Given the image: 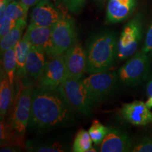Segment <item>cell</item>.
Returning a JSON list of instances; mask_svg holds the SVG:
<instances>
[{
  "mask_svg": "<svg viewBox=\"0 0 152 152\" xmlns=\"http://www.w3.org/2000/svg\"><path fill=\"white\" fill-rule=\"evenodd\" d=\"M68 77L64 55L50 56L42 75L38 80V85L50 89L58 88Z\"/></svg>",
  "mask_w": 152,
  "mask_h": 152,
  "instance_id": "obj_9",
  "label": "cell"
},
{
  "mask_svg": "<svg viewBox=\"0 0 152 152\" xmlns=\"http://www.w3.org/2000/svg\"><path fill=\"white\" fill-rule=\"evenodd\" d=\"M41 0H20V2L23 7H26V9H29L30 7H33L37 4Z\"/></svg>",
  "mask_w": 152,
  "mask_h": 152,
  "instance_id": "obj_29",
  "label": "cell"
},
{
  "mask_svg": "<svg viewBox=\"0 0 152 152\" xmlns=\"http://www.w3.org/2000/svg\"><path fill=\"white\" fill-rule=\"evenodd\" d=\"M121 114L127 122L136 126H144L152 123V111L146 103L134 101L124 104Z\"/></svg>",
  "mask_w": 152,
  "mask_h": 152,
  "instance_id": "obj_12",
  "label": "cell"
},
{
  "mask_svg": "<svg viewBox=\"0 0 152 152\" xmlns=\"http://www.w3.org/2000/svg\"><path fill=\"white\" fill-rule=\"evenodd\" d=\"M142 37V19L137 16L123 28L118 42V58L123 61L135 54Z\"/></svg>",
  "mask_w": 152,
  "mask_h": 152,
  "instance_id": "obj_8",
  "label": "cell"
},
{
  "mask_svg": "<svg viewBox=\"0 0 152 152\" xmlns=\"http://www.w3.org/2000/svg\"><path fill=\"white\" fill-rule=\"evenodd\" d=\"M147 93L149 97L152 96V79L149 81L147 86Z\"/></svg>",
  "mask_w": 152,
  "mask_h": 152,
  "instance_id": "obj_31",
  "label": "cell"
},
{
  "mask_svg": "<svg viewBox=\"0 0 152 152\" xmlns=\"http://www.w3.org/2000/svg\"><path fill=\"white\" fill-rule=\"evenodd\" d=\"M3 68L11 85H14L16 80V58L15 47L9 49L3 53Z\"/></svg>",
  "mask_w": 152,
  "mask_h": 152,
  "instance_id": "obj_20",
  "label": "cell"
},
{
  "mask_svg": "<svg viewBox=\"0 0 152 152\" xmlns=\"http://www.w3.org/2000/svg\"><path fill=\"white\" fill-rule=\"evenodd\" d=\"M58 89L74 110L90 115L94 104L91 100L83 79L67 77Z\"/></svg>",
  "mask_w": 152,
  "mask_h": 152,
  "instance_id": "obj_7",
  "label": "cell"
},
{
  "mask_svg": "<svg viewBox=\"0 0 152 152\" xmlns=\"http://www.w3.org/2000/svg\"><path fill=\"white\" fill-rule=\"evenodd\" d=\"M52 27H43L30 24L26 34L32 46L42 49L48 54L52 43Z\"/></svg>",
  "mask_w": 152,
  "mask_h": 152,
  "instance_id": "obj_16",
  "label": "cell"
},
{
  "mask_svg": "<svg viewBox=\"0 0 152 152\" xmlns=\"http://www.w3.org/2000/svg\"><path fill=\"white\" fill-rule=\"evenodd\" d=\"M16 21L5 14L0 16V37H3L16 26Z\"/></svg>",
  "mask_w": 152,
  "mask_h": 152,
  "instance_id": "obj_26",
  "label": "cell"
},
{
  "mask_svg": "<svg viewBox=\"0 0 152 152\" xmlns=\"http://www.w3.org/2000/svg\"><path fill=\"white\" fill-rule=\"evenodd\" d=\"M28 151L35 152H64V148L58 143L53 144H35L32 142H26V148Z\"/></svg>",
  "mask_w": 152,
  "mask_h": 152,
  "instance_id": "obj_24",
  "label": "cell"
},
{
  "mask_svg": "<svg viewBox=\"0 0 152 152\" xmlns=\"http://www.w3.org/2000/svg\"><path fill=\"white\" fill-rule=\"evenodd\" d=\"M22 82L20 81V87L16 96L9 124L15 132L24 137L29 123L34 89L30 83L24 84Z\"/></svg>",
  "mask_w": 152,
  "mask_h": 152,
  "instance_id": "obj_3",
  "label": "cell"
},
{
  "mask_svg": "<svg viewBox=\"0 0 152 152\" xmlns=\"http://www.w3.org/2000/svg\"><path fill=\"white\" fill-rule=\"evenodd\" d=\"M30 47L31 44L26 35H24L15 47L16 58V78L20 80H23L27 75L26 64Z\"/></svg>",
  "mask_w": 152,
  "mask_h": 152,
  "instance_id": "obj_17",
  "label": "cell"
},
{
  "mask_svg": "<svg viewBox=\"0 0 152 152\" xmlns=\"http://www.w3.org/2000/svg\"><path fill=\"white\" fill-rule=\"evenodd\" d=\"M13 87L7 75L1 77L0 83V115L1 118H4L12 104Z\"/></svg>",
  "mask_w": 152,
  "mask_h": 152,
  "instance_id": "obj_19",
  "label": "cell"
},
{
  "mask_svg": "<svg viewBox=\"0 0 152 152\" xmlns=\"http://www.w3.org/2000/svg\"><path fill=\"white\" fill-rule=\"evenodd\" d=\"M26 26V20H18L16 26L8 33L1 38L0 48L1 54L7 49L16 47L19 41L21 39L22 34Z\"/></svg>",
  "mask_w": 152,
  "mask_h": 152,
  "instance_id": "obj_18",
  "label": "cell"
},
{
  "mask_svg": "<svg viewBox=\"0 0 152 152\" xmlns=\"http://www.w3.org/2000/svg\"><path fill=\"white\" fill-rule=\"evenodd\" d=\"M64 55L68 77L82 78L87 73L86 49L76 40Z\"/></svg>",
  "mask_w": 152,
  "mask_h": 152,
  "instance_id": "obj_10",
  "label": "cell"
},
{
  "mask_svg": "<svg viewBox=\"0 0 152 152\" xmlns=\"http://www.w3.org/2000/svg\"><path fill=\"white\" fill-rule=\"evenodd\" d=\"M77 33L74 20L62 15L52 27V43L47 56L64 54L76 42Z\"/></svg>",
  "mask_w": 152,
  "mask_h": 152,
  "instance_id": "obj_6",
  "label": "cell"
},
{
  "mask_svg": "<svg viewBox=\"0 0 152 152\" xmlns=\"http://www.w3.org/2000/svg\"><path fill=\"white\" fill-rule=\"evenodd\" d=\"M130 149H132V142L128 134L115 128H109L99 148V151L102 152H127Z\"/></svg>",
  "mask_w": 152,
  "mask_h": 152,
  "instance_id": "obj_13",
  "label": "cell"
},
{
  "mask_svg": "<svg viewBox=\"0 0 152 152\" xmlns=\"http://www.w3.org/2000/svg\"><path fill=\"white\" fill-rule=\"evenodd\" d=\"M150 72L149 54L140 50L133 54L130 59L117 72L120 83L134 86L147 78Z\"/></svg>",
  "mask_w": 152,
  "mask_h": 152,
  "instance_id": "obj_4",
  "label": "cell"
},
{
  "mask_svg": "<svg viewBox=\"0 0 152 152\" xmlns=\"http://www.w3.org/2000/svg\"><path fill=\"white\" fill-rule=\"evenodd\" d=\"M137 0H109L106 8V20L111 23L122 22L134 11Z\"/></svg>",
  "mask_w": 152,
  "mask_h": 152,
  "instance_id": "obj_14",
  "label": "cell"
},
{
  "mask_svg": "<svg viewBox=\"0 0 152 152\" xmlns=\"http://www.w3.org/2000/svg\"><path fill=\"white\" fill-rule=\"evenodd\" d=\"M109 130V128L104 126L97 120H94L88 132L94 145H100Z\"/></svg>",
  "mask_w": 152,
  "mask_h": 152,
  "instance_id": "obj_23",
  "label": "cell"
},
{
  "mask_svg": "<svg viewBox=\"0 0 152 152\" xmlns=\"http://www.w3.org/2000/svg\"><path fill=\"white\" fill-rule=\"evenodd\" d=\"M131 151L133 152H152V137H147L137 142Z\"/></svg>",
  "mask_w": 152,
  "mask_h": 152,
  "instance_id": "obj_27",
  "label": "cell"
},
{
  "mask_svg": "<svg viewBox=\"0 0 152 152\" xmlns=\"http://www.w3.org/2000/svg\"><path fill=\"white\" fill-rule=\"evenodd\" d=\"M62 15L51 0H41L35 5L32 11L30 24L43 27H53L61 18Z\"/></svg>",
  "mask_w": 152,
  "mask_h": 152,
  "instance_id": "obj_11",
  "label": "cell"
},
{
  "mask_svg": "<svg viewBox=\"0 0 152 152\" xmlns=\"http://www.w3.org/2000/svg\"><path fill=\"white\" fill-rule=\"evenodd\" d=\"M118 82L117 72L109 71L91 73L90 76L83 79V84L94 104L113 93Z\"/></svg>",
  "mask_w": 152,
  "mask_h": 152,
  "instance_id": "obj_5",
  "label": "cell"
},
{
  "mask_svg": "<svg viewBox=\"0 0 152 152\" xmlns=\"http://www.w3.org/2000/svg\"><path fill=\"white\" fill-rule=\"evenodd\" d=\"M47 53L42 49L30 47L26 64V74L30 78L38 80L47 65Z\"/></svg>",
  "mask_w": 152,
  "mask_h": 152,
  "instance_id": "obj_15",
  "label": "cell"
},
{
  "mask_svg": "<svg viewBox=\"0 0 152 152\" xmlns=\"http://www.w3.org/2000/svg\"><path fill=\"white\" fill-rule=\"evenodd\" d=\"M73 110L58 87L50 89L37 85L32 96L28 126L41 130L60 126L71 121Z\"/></svg>",
  "mask_w": 152,
  "mask_h": 152,
  "instance_id": "obj_1",
  "label": "cell"
},
{
  "mask_svg": "<svg viewBox=\"0 0 152 152\" xmlns=\"http://www.w3.org/2000/svg\"><path fill=\"white\" fill-rule=\"evenodd\" d=\"M142 50L148 54H152V19L146 34L145 40Z\"/></svg>",
  "mask_w": 152,
  "mask_h": 152,
  "instance_id": "obj_28",
  "label": "cell"
},
{
  "mask_svg": "<svg viewBox=\"0 0 152 152\" xmlns=\"http://www.w3.org/2000/svg\"><path fill=\"white\" fill-rule=\"evenodd\" d=\"M21 149V147H9V146H5V147H1L0 151L1 152H16L19 151Z\"/></svg>",
  "mask_w": 152,
  "mask_h": 152,
  "instance_id": "obj_30",
  "label": "cell"
},
{
  "mask_svg": "<svg viewBox=\"0 0 152 152\" xmlns=\"http://www.w3.org/2000/svg\"><path fill=\"white\" fill-rule=\"evenodd\" d=\"M28 9L23 7L20 1H16V0H11L5 9V14L12 20L17 21L18 20H26L27 18ZM1 14V15H3ZM1 16V15H0Z\"/></svg>",
  "mask_w": 152,
  "mask_h": 152,
  "instance_id": "obj_22",
  "label": "cell"
},
{
  "mask_svg": "<svg viewBox=\"0 0 152 152\" xmlns=\"http://www.w3.org/2000/svg\"><path fill=\"white\" fill-rule=\"evenodd\" d=\"M71 12L79 14L84 9L86 0H60Z\"/></svg>",
  "mask_w": 152,
  "mask_h": 152,
  "instance_id": "obj_25",
  "label": "cell"
},
{
  "mask_svg": "<svg viewBox=\"0 0 152 152\" xmlns=\"http://www.w3.org/2000/svg\"><path fill=\"white\" fill-rule=\"evenodd\" d=\"M146 104H147V106L149 108V109L152 108V96H149L148 100L146 102Z\"/></svg>",
  "mask_w": 152,
  "mask_h": 152,
  "instance_id": "obj_32",
  "label": "cell"
},
{
  "mask_svg": "<svg viewBox=\"0 0 152 152\" xmlns=\"http://www.w3.org/2000/svg\"><path fill=\"white\" fill-rule=\"evenodd\" d=\"M96 1L99 4H103L106 1V0H96Z\"/></svg>",
  "mask_w": 152,
  "mask_h": 152,
  "instance_id": "obj_33",
  "label": "cell"
},
{
  "mask_svg": "<svg viewBox=\"0 0 152 152\" xmlns=\"http://www.w3.org/2000/svg\"><path fill=\"white\" fill-rule=\"evenodd\" d=\"M92 140L88 131L80 129L76 134L73 144L74 152H90L92 148Z\"/></svg>",
  "mask_w": 152,
  "mask_h": 152,
  "instance_id": "obj_21",
  "label": "cell"
},
{
  "mask_svg": "<svg viewBox=\"0 0 152 152\" xmlns=\"http://www.w3.org/2000/svg\"><path fill=\"white\" fill-rule=\"evenodd\" d=\"M116 34L110 30L96 32L87 43V71L88 73L107 71L118 58Z\"/></svg>",
  "mask_w": 152,
  "mask_h": 152,
  "instance_id": "obj_2",
  "label": "cell"
}]
</instances>
